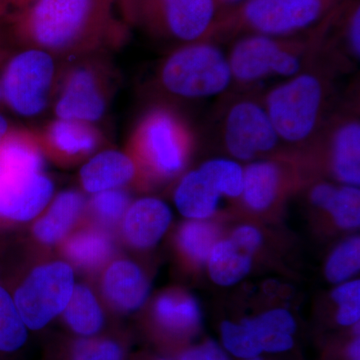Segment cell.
I'll list each match as a JSON object with an SVG mask.
<instances>
[{
    "label": "cell",
    "mask_w": 360,
    "mask_h": 360,
    "mask_svg": "<svg viewBox=\"0 0 360 360\" xmlns=\"http://www.w3.org/2000/svg\"><path fill=\"white\" fill-rule=\"evenodd\" d=\"M117 0H37L16 16L18 37L28 49L75 56L122 40L125 27L115 18Z\"/></svg>",
    "instance_id": "cell-1"
},
{
    "label": "cell",
    "mask_w": 360,
    "mask_h": 360,
    "mask_svg": "<svg viewBox=\"0 0 360 360\" xmlns=\"http://www.w3.org/2000/svg\"><path fill=\"white\" fill-rule=\"evenodd\" d=\"M342 71L317 53L295 77L262 92V101L283 144L302 150L314 139L340 97L336 79Z\"/></svg>",
    "instance_id": "cell-2"
},
{
    "label": "cell",
    "mask_w": 360,
    "mask_h": 360,
    "mask_svg": "<svg viewBox=\"0 0 360 360\" xmlns=\"http://www.w3.org/2000/svg\"><path fill=\"white\" fill-rule=\"evenodd\" d=\"M322 34L321 20L307 32L288 37L245 35L233 40L227 56L232 84L238 91L257 90L265 80L288 79L316 58Z\"/></svg>",
    "instance_id": "cell-3"
},
{
    "label": "cell",
    "mask_w": 360,
    "mask_h": 360,
    "mask_svg": "<svg viewBox=\"0 0 360 360\" xmlns=\"http://www.w3.org/2000/svg\"><path fill=\"white\" fill-rule=\"evenodd\" d=\"M342 0H243L217 13L205 41L220 44L245 35L288 37L307 32Z\"/></svg>",
    "instance_id": "cell-4"
},
{
    "label": "cell",
    "mask_w": 360,
    "mask_h": 360,
    "mask_svg": "<svg viewBox=\"0 0 360 360\" xmlns=\"http://www.w3.org/2000/svg\"><path fill=\"white\" fill-rule=\"evenodd\" d=\"M42 167L37 135H7L0 148V217L26 221L44 210L53 186Z\"/></svg>",
    "instance_id": "cell-5"
},
{
    "label": "cell",
    "mask_w": 360,
    "mask_h": 360,
    "mask_svg": "<svg viewBox=\"0 0 360 360\" xmlns=\"http://www.w3.org/2000/svg\"><path fill=\"white\" fill-rule=\"evenodd\" d=\"M198 134L186 116L158 103L139 118L129 142V156L158 179L179 174L196 146Z\"/></svg>",
    "instance_id": "cell-6"
},
{
    "label": "cell",
    "mask_w": 360,
    "mask_h": 360,
    "mask_svg": "<svg viewBox=\"0 0 360 360\" xmlns=\"http://www.w3.org/2000/svg\"><path fill=\"white\" fill-rule=\"evenodd\" d=\"M156 82L167 96L193 101L224 94L232 78L229 59L219 44L198 41L170 52L158 68Z\"/></svg>",
    "instance_id": "cell-7"
},
{
    "label": "cell",
    "mask_w": 360,
    "mask_h": 360,
    "mask_svg": "<svg viewBox=\"0 0 360 360\" xmlns=\"http://www.w3.org/2000/svg\"><path fill=\"white\" fill-rule=\"evenodd\" d=\"M215 136L236 160L255 161L277 153L281 142L259 90L238 91L225 96L217 106Z\"/></svg>",
    "instance_id": "cell-8"
},
{
    "label": "cell",
    "mask_w": 360,
    "mask_h": 360,
    "mask_svg": "<svg viewBox=\"0 0 360 360\" xmlns=\"http://www.w3.org/2000/svg\"><path fill=\"white\" fill-rule=\"evenodd\" d=\"M359 86L341 96L314 139L296 155L312 162L326 163L345 186L360 182V117Z\"/></svg>",
    "instance_id": "cell-9"
},
{
    "label": "cell",
    "mask_w": 360,
    "mask_h": 360,
    "mask_svg": "<svg viewBox=\"0 0 360 360\" xmlns=\"http://www.w3.org/2000/svg\"><path fill=\"white\" fill-rule=\"evenodd\" d=\"M127 22L180 45L205 41L219 13L217 0H120Z\"/></svg>",
    "instance_id": "cell-10"
},
{
    "label": "cell",
    "mask_w": 360,
    "mask_h": 360,
    "mask_svg": "<svg viewBox=\"0 0 360 360\" xmlns=\"http://www.w3.org/2000/svg\"><path fill=\"white\" fill-rule=\"evenodd\" d=\"M73 288V271L68 264L52 262L33 270L14 297L26 328L39 330L65 311Z\"/></svg>",
    "instance_id": "cell-11"
},
{
    "label": "cell",
    "mask_w": 360,
    "mask_h": 360,
    "mask_svg": "<svg viewBox=\"0 0 360 360\" xmlns=\"http://www.w3.org/2000/svg\"><path fill=\"white\" fill-rule=\"evenodd\" d=\"M54 77L56 65L51 54L25 49L6 66L0 84L2 97L18 115H39L49 103Z\"/></svg>",
    "instance_id": "cell-12"
},
{
    "label": "cell",
    "mask_w": 360,
    "mask_h": 360,
    "mask_svg": "<svg viewBox=\"0 0 360 360\" xmlns=\"http://www.w3.org/2000/svg\"><path fill=\"white\" fill-rule=\"evenodd\" d=\"M105 110V87L94 66L78 65L68 72L56 103L58 118L91 123Z\"/></svg>",
    "instance_id": "cell-13"
},
{
    "label": "cell",
    "mask_w": 360,
    "mask_h": 360,
    "mask_svg": "<svg viewBox=\"0 0 360 360\" xmlns=\"http://www.w3.org/2000/svg\"><path fill=\"white\" fill-rule=\"evenodd\" d=\"M283 155H276V160L253 161L245 168L241 198L253 212L269 210L295 184V165H290V155L284 156L283 162Z\"/></svg>",
    "instance_id": "cell-14"
},
{
    "label": "cell",
    "mask_w": 360,
    "mask_h": 360,
    "mask_svg": "<svg viewBox=\"0 0 360 360\" xmlns=\"http://www.w3.org/2000/svg\"><path fill=\"white\" fill-rule=\"evenodd\" d=\"M222 196L221 186L205 162L184 175L175 191L174 201L182 215L202 220L217 212Z\"/></svg>",
    "instance_id": "cell-15"
},
{
    "label": "cell",
    "mask_w": 360,
    "mask_h": 360,
    "mask_svg": "<svg viewBox=\"0 0 360 360\" xmlns=\"http://www.w3.org/2000/svg\"><path fill=\"white\" fill-rule=\"evenodd\" d=\"M172 221V212L163 201L146 198L129 205L124 215L123 231L130 245L139 248L158 243Z\"/></svg>",
    "instance_id": "cell-16"
},
{
    "label": "cell",
    "mask_w": 360,
    "mask_h": 360,
    "mask_svg": "<svg viewBox=\"0 0 360 360\" xmlns=\"http://www.w3.org/2000/svg\"><path fill=\"white\" fill-rule=\"evenodd\" d=\"M136 172V165L129 155L104 151L84 165L80 179L85 191L97 193L120 188L134 179Z\"/></svg>",
    "instance_id": "cell-17"
},
{
    "label": "cell",
    "mask_w": 360,
    "mask_h": 360,
    "mask_svg": "<svg viewBox=\"0 0 360 360\" xmlns=\"http://www.w3.org/2000/svg\"><path fill=\"white\" fill-rule=\"evenodd\" d=\"M103 291L116 309L132 311L146 302L148 283L136 264L127 260H120L106 271L103 278Z\"/></svg>",
    "instance_id": "cell-18"
},
{
    "label": "cell",
    "mask_w": 360,
    "mask_h": 360,
    "mask_svg": "<svg viewBox=\"0 0 360 360\" xmlns=\"http://www.w3.org/2000/svg\"><path fill=\"white\" fill-rule=\"evenodd\" d=\"M41 141L63 158L89 155L98 146L101 134L89 122L58 118L45 129Z\"/></svg>",
    "instance_id": "cell-19"
},
{
    "label": "cell",
    "mask_w": 360,
    "mask_h": 360,
    "mask_svg": "<svg viewBox=\"0 0 360 360\" xmlns=\"http://www.w3.org/2000/svg\"><path fill=\"white\" fill-rule=\"evenodd\" d=\"M310 202L315 207L326 210L338 226L356 229L360 224V191L352 186H335L328 182H319L309 193Z\"/></svg>",
    "instance_id": "cell-20"
},
{
    "label": "cell",
    "mask_w": 360,
    "mask_h": 360,
    "mask_svg": "<svg viewBox=\"0 0 360 360\" xmlns=\"http://www.w3.org/2000/svg\"><path fill=\"white\" fill-rule=\"evenodd\" d=\"M84 210V198L75 191L59 194L49 212L35 224V236L42 243L51 245L65 238Z\"/></svg>",
    "instance_id": "cell-21"
},
{
    "label": "cell",
    "mask_w": 360,
    "mask_h": 360,
    "mask_svg": "<svg viewBox=\"0 0 360 360\" xmlns=\"http://www.w3.org/2000/svg\"><path fill=\"white\" fill-rule=\"evenodd\" d=\"M155 317L160 326L172 335H184L200 326V305L193 296L181 292L161 295L155 303Z\"/></svg>",
    "instance_id": "cell-22"
},
{
    "label": "cell",
    "mask_w": 360,
    "mask_h": 360,
    "mask_svg": "<svg viewBox=\"0 0 360 360\" xmlns=\"http://www.w3.org/2000/svg\"><path fill=\"white\" fill-rule=\"evenodd\" d=\"M245 321L262 352H283L293 347L296 326L288 310L272 309Z\"/></svg>",
    "instance_id": "cell-23"
},
{
    "label": "cell",
    "mask_w": 360,
    "mask_h": 360,
    "mask_svg": "<svg viewBox=\"0 0 360 360\" xmlns=\"http://www.w3.org/2000/svg\"><path fill=\"white\" fill-rule=\"evenodd\" d=\"M213 283L231 286L245 278L252 265V255L234 245L231 239L217 241L207 259Z\"/></svg>",
    "instance_id": "cell-24"
},
{
    "label": "cell",
    "mask_w": 360,
    "mask_h": 360,
    "mask_svg": "<svg viewBox=\"0 0 360 360\" xmlns=\"http://www.w3.org/2000/svg\"><path fill=\"white\" fill-rule=\"evenodd\" d=\"M66 323L71 330L82 338H91L101 331L103 314L94 293L84 285L73 288L65 309Z\"/></svg>",
    "instance_id": "cell-25"
},
{
    "label": "cell",
    "mask_w": 360,
    "mask_h": 360,
    "mask_svg": "<svg viewBox=\"0 0 360 360\" xmlns=\"http://www.w3.org/2000/svg\"><path fill=\"white\" fill-rule=\"evenodd\" d=\"M112 252V243L105 233L89 231L71 238L65 245V253L73 264L84 269H96L103 265Z\"/></svg>",
    "instance_id": "cell-26"
},
{
    "label": "cell",
    "mask_w": 360,
    "mask_h": 360,
    "mask_svg": "<svg viewBox=\"0 0 360 360\" xmlns=\"http://www.w3.org/2000/svg\"><path fill=\"white\" fill-rule=\"evenodd\" d=\"M219 238V231L217 225L205 219L189 220L180 227L179 231L180 248L196 264L207 262Z\"/></svg>",
    "instance_id": "cell-27"
},
{
    "label": "cell",
    "mask_w": 360,
    "mask_h": 360,
    "mask_svg": "<svg viewBox=\"0 0 360 360\" xmlns=\"http://www.w3.org/2000/svg\"><path fill=\"white\" fill-rule=\"evenodd\" d=\"M27 340V329L14 300L0 286V352L20 349Z\"/></svg>",
    "instance_id": "cell-28"
},
{
    "label": "cell",
    "mask_w": 360,
    "mask_h": 360,
    "mask_svg": "<svg viewBox=\"0 0 360 360\" xmlns=\"http://www.w3.org/2000/svg\"><path fill=\"white\" fill-rule=\"evenodd\" d=\"M360 240L354 236L340 243L329 257L326 276L330 283H342L359 270Z\"/></svg>",
    "instance_id": "cell-29"
},
{
    "label": "cell",
    "mask_w": 360,
    "mask_h": 360,
    "mask_svg": "<svg viewBox=\"0 0 360 360\" xmlns=\"http://www.w3.org/2000/svg\"><path fill=\"white\" fill-rule=\"evenodd\" d=\"M124 354L120 341L91 336L73 341L63 360H123Z\"/></svg>",
    "instance_id": "cell-30"
},
{
    "label": "cell",
    "mask_w": 360,
    "mask_h": 360,
    "mask_svg": "<svg viewBox=\"0 0 360 360\" xmlns=\"http://www.w3.org/2000/svg\"><path fill=\"white\" fill-rule=\"evenodd\" d=\"M221 338L225 348L240 359H255L262 352L246 321L240 323L224 322L221 326Z\"/></svg>",
    "instance_id": "cell-31"
},
{
    "label": "cell",
    "mask_w": 360,
    "mask_h": 360,
    "mask_svg": "<svg viewBox=\"0 0 360 360\" xmlns=\"http://www.w3.org/2000/svg\"><path fill=\"white\" fill-rule=\"evenodd\" d=\"M129 194L122 189H111L94 193L91 208L97 217L105 224H112L124 217L129 207Z\"/></svg>",
    "instance_id": "cell-32"
},
{
    "label": "cell",
    "mask_w": 360,
    "mask_h": 360,
    "mask_svg": "<svg viewBox=\"0 0 360 360\" xmlns=\"http://www.w3.org/2000/svg\"><path fill=\"white\" fill-rule=\"evenodd\" d=\"M333 300L338 304V319L341 326L357 323L360 317V281H347L333 291Z\"/></svg>",
    "instance_id": "cell-33"
},
{
    "label": "cell",
    "mask_w": 360,
    "mask_h": 360,
    "mask_svg": "<svg viewBox=\"0 0 360 360\" xmlns=\"http://www.w3.org/2000/svg\"><path fill=\"white\" fill-rule=\"evenodd\" d=\"M231 240L239 248L252 255L262 245V234L250 225L239 226L232 232Z\"/></svg>",
    "instance_id": "cell-34"
},
{
    "label": "cell",
    "mask_w": 360,
    "mask_h": 360,
    "mask_svg": "<svg viewBox=\"0 0 360 360\" xmlns=\"http://www.w3.org/2000/svg\"><path fill=\"white\" fill-rule=\"evenodd\" d=\"M179 360H229V356L214 341H206L200 347L186 350Z\"/></svg>",
    "instance_id": "cell-35"
},
{
    "label": "cell",
    "mask_w": 360,
    "mask_h": 360,
    "mask_svg": "<svg viewBox=\"0 0 360 360\" xmlns=\"http://www.w3.org/2000/svg\"><path fill=\"white\" fill-rule=\"evenodd\" d=\"M359 349V338H356L348 347V357L350 360H360Z\"/></svg>",
    "instance_id": "cell-36"
},
{
    "label": "cell",
    "mask_w": 360,
    "mask_h": 360,
    "mask_svg": "<svg viewBox=\"0 0 360 360\" xmlns=\"http://www.w3.org/2000/svg\"><path fill=\"white\" fill-rule=\"evenodd\" d=\"M8 122L4 116L0 115V148H1L2 143H4V141L8 135Z\"/></svg>",
    "instance_id": "cell-37"
},
{
    "label": "cell",
    "mask_w": 360,
    "mask_h": 360,
    "mask_svg": "<svg viewBox=\"0 0 360 360\" xmlns=\"http://www.w3.org/2000/svg\"><path fill=\"white\" fill-rule=\"evenodd\" d=\"M243 0H217V8H219V13L225 9L231 8V7L236 6L239 2Z\"/></svg>",
    "instance_id": "cell-38"
},
{
    "label": "cell",
    "mask_w": 360,
    "mask_h": 360,
    "mask_svg": "<svg viewBox=\"0 0 360 360\" xmlns=\"http://www.w3.org/2000/svg\"><path fill=\"white\" fill-rule=\"evenodd\" d=\"M34 1H37V0H0V2H4V4H14V6L20 7V11L30 6V4H32Z\"/></svg>",
    "instance_id": "cell-39"
},
{
    "label": "cell",
    "mask_w": 360,
    "mask_h": 360,
    "mask_svg": "<svg viewBox=\"0 0 360 360\" xmlns=\"http://www.w3.org/2000/svg\"><path fill=\"white\" fill-rule=\"evenodd\" d=\"M246 360H262V359H258V357H255V359H246Z\"/></svg>",
    "instance_id": "cell-40"
},
{
    "label": "cell",
    "mask_w": 360,
    "mask_h": 360,
    "mask_svg": "<svg viewBox=\"0 0 360 360\" xmlns=\"http://www.w3.org/2000/svg\"><path fill=\"white\" fill-rule=\"evenodd\" d=\"M2 97V91H1V86H0V99H1Z\"/></svg>",
    "instance_id": "cell-41"
},
{
    "label": "cell",
    "mask_w": 360,
    "mask_h": 360,
    "mask_svg": "<svg viewBox=\"0 0 360 360\" xmlns=\"http://www.w3.org/2000/svg\"><path fill=\"white\" fill-rule=\"evenodd\" d=\"M160 360H167V359H160Z\"/></svg>",
    "instance_id": "cell-42"
},
{
    "label": "cell",
    "mask_w": 360,
    "mask_h": 360,
    "mask_svg": "<svg viewBox=\"0 0 360 360\" xmlns=\"http://www.w3.org/2000/svg\"><path fill=\"white\" fill-rule=\"evenodd\" d=\"M120 0H117V2H120Z\"/></svg>",
    "instance_id": "cell-43"
}]
</instances>
